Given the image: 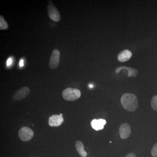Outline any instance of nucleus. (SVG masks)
<instances>
[{
    "label": "nucleus",
    "mask_w": 157,
    "mask_h": 157,
    "mask_svg": "<svg viewBox=\"0 0 157 157\" xmlns=\"http://www.w3.org/2000/svg\"><path fill=\"white\" fill-rule=\"evenodd\" d=\"M121 104L124 108L130 112L135 111L138 106V100L135 94L125 93L121 99Z\"/></svg>",
    "instance_id": "nucleus-1"
},
{
    "label": "nucleus",
    "mask_w": 157,
    "mask_h": 157,
    "mask_svg": "<svg viewBox=\"0 0 157 157\" xmlns=\"http://www.w3.org/2000/svg\"><path fill=\"white\" fill-rule=\"evenodd\" d=\"M81 92L77 89L68 88L63 91L62 96L66 101H76L81 97Z\"/></svg>",
    "instance_id": "nucleus-2"
},
{
    "label": "nucleus",
    "mask_w": 157,
    "mask_h": 157,
    "mask_svg": "<svg viewBox=\"0 0 157 157\" xmlns=\"http://www.w3.org/2000/svg\"><path fill=\"white\" fill-rule=\"evenodd\" d=\"M47 11L50 19L56 22H58L61 19V15L59 10L52 1H48Z\"/></svg>",
    "instance_id": "nucleus-3"
},
{
    "label": "nucleus",
    "mask_w": 157,
    "mask_h": 157,
    "mask_svg": "<svg viewBox=\"0 0 157 157\" xmlns=\"http://www.w3.org/2000/svg\"><path fill=\"white\" fill-rule=\"evenodd\" d=\"M34 135L33 131L29 127H22L18 132L19 138L23 141H27L31 140L34 137Z\"/></svg>",
    "instance_id": "nucleus-4"
},
{
    "label": "nucleus",
    "mask_w": 157,
    "mask_h": 157,
    "mask_svg": "<svg viewBox=\"0 0 157 157\" xmlns=\"http://www.w3.org/2000/svg\"><path fill=\"white\" fill-rule=\"evenodd\" d=\"M29 88L27 86H23L16 91L12 96V100L14 101H21L26 98L30 94Z\"/></svg>",
    "instance_id": "nucleus-5"
},
{
    "label": "nucleus",
    "mask_w": 157,
    "mask_h": 157,
    "mask_svg": "<svg viewBox=\"0 0 157 157\" xmlns=\"http://www.w3.org/2000/svg\"><path fill=\"white\" fill-rule=\"evenodd\" d=\"M59 51L57 49H54L51 56L50 61H49V67L51 69L54 70L59 67L60 61Z\"/></svg>",
    "instance_id": "nucleus-6"
},
{
    "label": "nucleus",
    "mask_w": 157,
    "mask_h": 157,
    "mask_svg": "<svg viewBox=\"0 0 157 157\" xmlns=\"http://www.w3.org/2000/svg\"><path fill=\"white\" fill-rule=\"evenodd\" d=\"M120 136L121 138L125 139L129 137L131 134V128L130 125L127 123H124L121 124L120 127Z\"/></svg>",
    "instance_id": "nucleus-7"
},
{
    "label": "nucleus",
    "mask_w": 157,
    "mask_h": 157,
    "mask_svg": "<svg viewBox=\"0 0 157 157\" xmlns=\"http://www.w3.org/2000/svg\"><path fill=\"white\" fill-rule=\"evenodd\" d=\"M64 121L63 118L60 115L51 116L48 119V124L51 127H59L60 126Z\"/></svg>",
    "instance_id": "nucleus-8"
},
{
    "label": "nucleus",
    "mask_w": 157,
    "mask_h": 157,
    "mask_svg": "<svg viewBox=\"0 0 157 157\" xmlns=\"http://www.w3.org/2000/svg\"><path fill=\"white\" fill-rule=\"evenodd\" d=\"M106 123V121L103 119H94L91 122V125L96 131H99L104 129V126Z\"/></svg>",
    "instance_id": "nucleus-9"
},
{
    "label": "nucleus",
    "mask_w": 157,
    "mask_h": 157,
    "mask_svg": "<svg viewBox=\"0 0 157 157\" xmlns=\"http://www.w3.org/2000/svg\"><path fill=\"white\" fill-rule=\"evenodd\" d=\"M132 56V53L131 51L125 49L121 52L117 56L118 60L123 63L129 60Z\"/></svg>",
    "instance_id": "nucleus-10"
},
{
    "label": "nucleus",
    "mask_w": 157,
    "mask_h": 157,
    "mask_svg": "<svg viewBox=\"0 0 157 157\" xmlns=\"http://www.w3.org/2000/svg\"><path fill=\"white\" fill-rule=\"evenodd\" d=\"M75 147L76 150L78 155L82 157H86L87 154L86 152L85 151L84 145L80 140H77L75 143Z\"/></svg>",
    "instance_id": "nucleus-11"
},
{
    "label": "nucleus",
    "mask_w": 157,
    "mask_h": 157,
    "mask_svg": "<svg viewBox=\"0 0 157 157\" xmlns=\"http://www.w3.org/2000/svg\"><path fill=\"white\" fill-rule=\"evenodd\" d=\"M122 69H127L128 70L129 73L128 75L129 76H135V71H137L136 70H135V69H132V68H128L127 67H119L117 68L116 70V73H118L121 70H122Z\"/></svg>",
    "instance_id": "nucleus-12"
},
{
    "label": "nucleus",
    "mask_w": 157,
    "mask_h": 157,
    "mask_svg": "<svg viewBox=\"0 0 157 157\" xmlns=\"http://www.w3.org/2000/svg\"><path fill=\"white\" fill-rule=\"evenodd\" d=\"M9 28L8 23L2 15L0 16V29L6 30Z\"/></svg>",
    "instance_id": "nucleus-13"
},
{
    "label": "nucleus",
    "mask_w": 157,
    "mask_h": 157,
    "mask_svg": "<svg viewBox=\"0 0 157 157\" xmlns=\"http://www.w3.org/2000/svg\"><path fill=\"white\" fill-rule=\"evenodd\" d=\"M151 104L152 109L157 111V95L153 97L151 102Z\"/></svg>",
    "instance_id": "nucleus-14"
},
{
    "label": "nucleus",
    "mask_w": 157,
    "mask_h": 157,
    "mask_svg": "<svg viewBox=\"0 0 157 157\" xmlns=\"http://www.w3.org/2000/svg\"><path fill=\"white\" fill-rule=\"evenodd\" d=\"M152 155L154 157H157V143L155 144L151 151Z\"/></svg>",
    "instance_id": "nucleus-15"
},
{
    "label": "nucleus",
    "mask_w": 157,
    "mask_h": 157,
    "mask_svg": "<svg viewBox=\"0 0 157 157\" xmlns=\"http://www.w3.org/2000/svg\"><path fill=\"white\" fill-rule=\"evenodd\" d=\"M12 59L11 58H9L8 59V60H7V66H9L11 65V64L12 63Z\"/></svg>",
    "instance_id": "nucleus-16"
},
{
    "label": "nucleus",
    "mask_w": 157,
    "mask_h": 157,
    "mask_svg": "<svg viewBox=\"0 0 157 157\" xmlns=\"http://www.w3.org/2000/svg\"><path fill=\"white\" fill-rule=\"evenodd\" d=\"M124 157H136V155L134 153H129Z\"/></svg>",
    "instance_id": "nucleus-17"
},
{
    "label": "nucleus",
    "mask_w": 157,
    "mask_h": 157,
    "mask_svg": "<svg viewBox=\"0 0 157 157\" xmlns=\"http://www.w3.org/2000/svg\"><path fill=\"white\" fill-rule=\"evenodd\" d=\"M24 61L23 60L21 59L20 60V62L19 65L20 67H22L24 65Z\"/></svg>",
    "instance_id": "nucleus-18"
},
{
    "label": "nucleus",
    "mask_w": 157,
    "mask_h": 157,
    "mask_svg": "<svg viewBox=\"0 0 157 157\" xmlns=\"http://www.w3.org/2000/svg\"><path fill=\"white\" fill-rule=\"evenodd\" d=\"M60 116H61L63 117V114H61H61H60Z\"/></svg>",
    "instance_id": "nucleus-19"
}]
</instances>
